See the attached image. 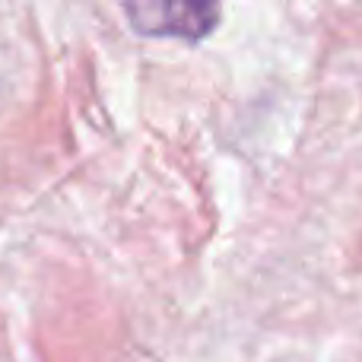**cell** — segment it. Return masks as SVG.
Wrapping results in <instances>:
<instances>
[{
	"instance_id": "1",
	"label": "cell",
	"mask_w": 362,
	"mask_h": 362,
	"mask_svg": "<svg viewBox=\"0 0 362 362\" xmlns=\"http://www.w3.org/2000/svg\"><path fill=\"white\" fill-rule=\"evenodd\" d=\"M134 29L144 35H178L200 38L213 29L219 10L213 4H131L127 6Z\"/></svg>"
}]
</instances>
